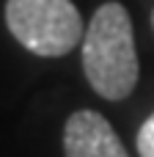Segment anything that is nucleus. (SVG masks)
Returning <instances> with one entry per match:
<instances>
[{"mask_svg": "<svg viewBox=\"0 0 154 157\" xmlns=\"http://www.w3.org/2000/svg\"><path fill=\"white\" fill-rule=\"evenodd\" d=\"M83 72L91 88L110 102L127 99L138 86L132 19L121 3H102L83 36Z\"/></svg>", "mask_w": 154, "mask_h": 157, "instance_id": "obj_1", "label": "nucleus"}, {"mask_svg": "<svg viewBox=\"0 0 154 157\" xmlns=\"http://www.w3.org/2000/svg\"><path fill=\"white\" fill-rule=\"evenodd\" d=\"M6 25L25 50L41 58L66 55L85 36L72 0H6Z\"/></svg>", "mask_w": 154, "mask_h": 157, "instance_id": "obj_2", "label": "nucleus"}, {"mask_svg": "<svg viewBox=\"0 0 154 157\" xmlns=\"http://www.w3.org/2000/svg\"><path fill=\"white\" fill-rule=\"evenodd\" d=\"M66 157H130L110 121L96 110H77L63 127Z\"/></svg>", "mask_w": 154, "mask_h": 157, "instance_id": "obj_3", "label": "nucleus"}, {"mask_svg": "<svg viewBox=\"0 0 154 157\" xmlns=\"http://www.w3.org/2000/svg\"><path fill=\"white\" fill-rule=\"evenodd\" d=\"M135 144H138V155L141 157H154V113L141 124Z\"/></svg>", "mask_w": 154, "mask_h": 157, "instance_id": "obj_4", "label": "nucleus"}, {"mask_svg": "<svg viewBox=\"0 0 154 157\" xmlns=\"http://www.w3.org/2000/svg\"><path fill=\"white\" fill-rule=\"evenodd\" d=\"M152 28H154V11H152Z\"/></svg>", "mask_w": 154, "mask_h": 157, "instance_id": "obj_5", "label": "nucleus"}]
</instances>
